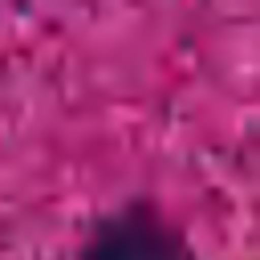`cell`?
Here are the masks:
<instances>
[{
	"instance_id": "obj_1",
	"label": "cell",
	"mask_w": 260,
	"mask_h": 260,
	"mask_svg": "<svg viewBox=\"0 0 260 260\" xmlns=\"http://www.w3.org/2000/svg\"><path fill=\"white\" fill-rule=\"evenodd\" d=\"M73 260H203L195 240L179 219H171L150 199H126L110 211H102Z\"/></svg>"
}]
</instances>
